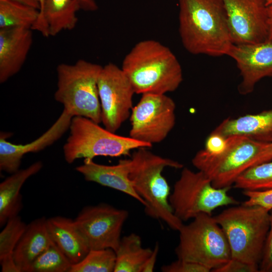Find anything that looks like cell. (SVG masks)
<instances>
[{"instance_id": "obj_3", "label": "cell", "mask_w": 272, "mask_h": 272, "mask_svg": "<svg viewBox=\"0 0 272 272\" xmlns=\"http://www.w3.org/2000/svg\"><path fill=\"white\" fill-rule=\"evenodd\" d=\"M148 148H138L132 154L129 178L145 202L146 214L164 221L171 229L178 231L183 222L173 212L169 202L170 188L162 172L166 167L182 169L183 165L156 155Z\"/></svg>"}, {"instance_id": "obj_26", "label": "cell", "mask_w": 272, "mask_h": 272, "mask_svg": "<svg viewBox=\"0 0 272 272\" xmlns=\"http://www.w3.org/2000/svg\"><path fill=\"white\" fill-rule=\"evenodd\" d=\"M116 253L110 248L90 249L78 263L72 264L70 272H112Z\"/></svg>"}, {"instance_id": "obj_2", "label": "cell", "mask_w": 272, "mask_h": 272, "mask_svg": "<svg viewBox=\"0 0 272 272\" xmlns=\"http://www.w3.org/2000/svg\"><path fill=\"white\" fill-rule=\"evenodd\" d=\"M136 94H166L181 83V66L167 46L154 40L137 43L124 57L121 67Z\"/></svg>"}, {"instance_id": "obj_8", "label": "cell", "mask_w": 272, "mask_h": 272, "mask_svg": "<svg viewBox=\"0 0 272 272\" xmlns=\"http://www.w3.org/2000/svg\"><path fill=\"white\" fill-rule=\"evenodd\" d=\"M226 139V146L221 152L211 154L203 149L198 151L191 161L218 188L233 187L242 173L258 165L260 152L266 144L244 137Z\"/></svg>"}, {"instance_id": "obj_14", "label": "cell", "mask_w": 272, "mask_h": 272, "mask_svg": "<svg viewBox=\"0 0 272 272\" xmlns=\"http://www.w3.org/2000/svg\"><path fill=\"white\" fill-rule=\"evenodd\" d=\"M227 55L236 61L242 77L238 91L243 95L252 92L261 79L272 76V41L231 46Z\"/></svg>"}, {"instance_id": "obj_25", "label": "cell", "mask_w": 272, "mask_h": 272, "mask_svg": "<svg viewBox=\"0 0 272 272\" xmlns=\"http://www.w3.org/2000/svg\"><path fill=\"white\" fill-rule=\"evenodd\" d=\"M233 187L242 191L272 189V160L245 170L236 179Z\"/></svg>"}, {"instance_id": "obj_38", "label": "cell", "mask_w": 272, "mask_h": 272, "mask_svg": "<svg viewBox=\"0 0 272 272\" xmlns=\"http://www.w3.org/2000/svg\"><path fill=\"white\" fill-rule=\"evenodd\" d=\"M267 25L268 29L267 40L272 41V5L267 7Z\"/></svg>"}, {"instance_id": "obj_24", "label": "cell", "mask_w": 272, "mask_h": 272, "mask_svg": "<svg viewBox=\"0 0 272 272\" xmlns=\"http://www.w3.org/2000/svg\"><path fill=\"white\" fill-rule=\"evenodd\" d=\"M39 16V10L12 0H0V29L31 28Z\"/></svg>"}, {"instance_id": "obj_1", "label": "cell", "mask_w": 272, "mask_h": 272, "mask_svg": "<svg viewBox=\"0 0 272 272\" xmlns=\"http://www.w3.org/2000/svg\"><path fill=\"white\" fill-rule=\"evenodd\" d=\"M179 32L193 54L227 55L233 44L222 0H178Z\"/></svg>"}, {"instance_id": "obj_40", "label": "cell", "mask_w": 272, "mask_h": 272, "mask_svg": "<svg viewBox=\"0 0 272 272\" xmlns=\"http://www.w3.org/2000/svg\"><path fill=\"white\" fill-rule=\"evenodd\" d=\"M38 1H39L40 7V8L39 10V13H40L42 12V11L43 10L45 0H38Z\"/></svg>"}, {"instance_id": "obj_27", "label": "cell", "mask_w": 272, "mask_h": 272, "mask_svg": "<svg viewBox=\"0 0 272 272\" xmlns=\"http://www.w3.org/2000/svg\"><path fill=\"white\" fill-rule=\"evenodd\" d=\"M72 263L53 242L32 263L27 272H70Z\"/></svg>"}, {"instance_id": "obj_18", "label": "cell", "mask_w": 272, "mask_h": 272, "mask_svg": "<svg viewBox=\"0 0 272 272\" xmlns=\"http://www.w3.org/2000/svg\"><path fill=\"white\" fill-rule=\"evenodd\" d=\"M81 9L79 0H45L42 12L32 27L43 36H55L76 26L77 12Z\"/></svg>"}, {"instance_id": "obj_33", "label": "cell", "mask_w": 272, "mask_h": 272, "mask_svg": "<svg viewBox=\"0 0 272 272\" xmlns=\"http://www.w3.org/2000/svg\"><path fill=\"white\" fill-rule=\"evenodd\" d=\"M226 143V138L211 132L206 141L204 149L210 153L217 154L225 149Z\"/></svg>"}, {"instance_id": "obj_6", "label": "cell", "mask_w": 272, "mask_h": 272, "mask_svg": "<svg viewBox=\"0 0 272 272\" xmlns=\"http://www.w3.org/2000/svg\"><path fill=\"white\" fill-rule=\"evenodd\" d=\"M99 124L85 117L72 118L70 133L63 146L67 163L71 164L81 158L93 159L98 156L117 157L128 155L132 150L152 147L129 136L118 135Z\"/></svg>"}, {"instance_id": "obj_23", "label": "cell", "mask_w": 272, "mask_h": 272, "mask_svg": "<svg viewBox=\"0 0 272 272\" xmlns=\"http://www.w3.org/2000/svg\"><path fill=\"white\" fill-rule=\"evenodd\" d=\"M153 249L142 246L141 237L131 233L121 238L115 251L114 272H141L142 266Z\"/></svg>"}, {"instance_id": "obj_41", "label": "cell", "mask_w": 272, "mask_h": 272, "mask_svg": "<svg viewBox=\"0 0 272 272\" xmlns=\"http://www.w3.org/2000/svg\"><path fill=\"white\" fill-rule=\"evenodd\" d=\"M267 7L272 5V0H264Z\"/></svg>"}, {"instance_id": "obj_19", "label": "cell", "mask_w": 272, "mask_h": 272, "mask_svg": "<svg viewBox=\"0 0 272 272\" xmlns=\"http://www.w3.org/2000/svg\"><path fill=\"white\" fill-rule=\"evenodd\" d=\"M225 138L244 137L263 143L272 142V109L256 114L224 119L212 132Z\"/></svg>"}, {"instance_id": "obj_11", "label": "cell", "mask_w": 272, "mask_h": 272, "mask_svg": "<svg viewBox=\"0 0 272 272\" xmlns=\"http://www.w3.org/2000/svg\"><path fill=\"white\" fill-rule=\"evenodd\" d=\"M101 122L115 132L130 117L134 90L122 70L113 63L102 66L98 80Z\"/></svg>"}, {"instance_id": "obj_22", "label": "cell", "mask_w": 272, "mask_h": 272, "mask_svg": "<svg viewBox=\"0 0 272 272\" xmlns=\"http://www.w3.org/2000/svg\"><path fill=\"white\" fill-rule=\"evenodd\" d=\"M41 161L36 162L29 167L19 170L0 184V226L17 216L22 208L21 189L26 181L42 169Z\"/></svg>"}, {"instance_id": "obj_34", "label": "cell", "mask_w": 272, "mask_h": 272, "mask_svg": "<svg viewBox=\"0 0 272 272\" xmlns=\"http://www.w3.org/2000/svg\"><path fill=\"white\" fill-rule=\"evenodd\" d=\"M159 249V244L156 243L154 248L153 249L152 253L143 264L141 272L153 271L157 258Z\"/></svg>"}, {"instance_id": "obj_12", "label": "cell", "mask_w": 272, "mask_h": 272, "mask_svg": "<svg viewBox=\"0 0 272 272\" xmlns=\"http://www.w3.org/2000/svg\"><path fill=\"white\" fill-rule=\"evenodd\" d=\"M128 212L107 203L86 206L75 222L90 249L110 248L117 250Z\"/></svg>"}, {"instance_id": "obj_21", "label": "cell", "mask_w": 272, "mask_h": 272, "mask_svg": "<svg viewBox=\"0 0 272 272\" xmlns=\"http://www.w3.org/2000/svg\"><path fill=\"white\" fill-rule=\"evenodd\" d=\"M47 219L41 217L27 225L13 252L20 272H27L33 261L53 242L47 227Z\"/></svg>"}, {"instance_id": "obj_28", "label": "cell", "mask_w": 272, "mask_h": 272, "mask_svg": "<svg viewBox=\"0 0 272 272\" xmlns=\"http://www.w3.org/2000/svg\"><path fill=\"white\" fill-rule=\"evenodd\" d=\"M27 226L19 215L7 221L0 233V259L13 255L14 250Z\"/></svg>"}, {"instance_id": "obj_4", "label": "cell", "mask_w": 272, "mask_h": 272, "mask_svg": "<svg viewBox=\"0 0 272 272\" xmlns=\"http://www.w3.org/2000/svg\"><path fill=\"white\" fill-rule=\"evenodd\" d=\"M214 217L226 235L231 258L259 267L270 227L269 212L242 203L226 209Z\"/></svg>"}, {"instance_id": "obj_39", "label": "cell", "mask_w": 272, "mask_h": 272, "mask_svg": "<svg viewBox=\"0 0 272 272\" xmlns=\"http://www.w3.org/2000/svg\"><path fill=\"white\" fill-rule=\"evenodd\" d=\"M24 5L33 7L38 10H40V7L38 0H12Z\"/></svg>"}, {"instance_id": "obj_7", "label": "cell", "mask_w": 272, "mask_h": 272, "mask_svg": "<svg viewBox=\"0 0 272 272\" xmlns=\"http://www.w3.org/2000/svg\"><path fill=\"white\" fill-rule=\"evenodd\" d=\"M175 252L178 259L198 263L212 271L231 258L226 235L214 217L201 213L178 230Z\"/></svg>"}, {"instance_id": "obj_31", "label": "cell", "mask_w": 272, "mask_h": 272, "mask_svg": "<svg viewBox=\"0 0 272 272\" xmlns=\"http://www.w3.org/2000/svg\"><path fill=\"white\" fill-rule=\"evenodd\" d=\"M270 227L264 243L259 271L272 272V209L269 211Z\"/></svg>"}, {"instance_id": "obj_17", "label": "cell", "mask_w": 272, "mask_h": 272, "mask_svg": "<svg viewBox=\"0 0 272 272\" xmlns=\"http://www.w3.org/2000/svg\"><path fill=\"white\" fill-rule=\"evenodd\" d=\"M130 159L120 160L113 165L95 162L93 159H84L82 165L76 168L87 181L121 191L137 200L144 207L145 202L135 190L129 177Z\"/></svg>"}, {"instance_id": "obj_35", "label": "cell", "mask_w": 272, "mask_h": 272, "mask_svg": "<svg viewBox=\"0 0 272 272\" xmlns=\"http://www.w3.org/2000/svg\"><path fill=\"white\" fill-rule=\"evenodd\" d=\"M2 272H20L13 257V255L6 256L0 259Z\"/></svg>"}, {"instance_id": "obj_15", "label": "cell", "mask_w": 272, "mask_h": 272, "mask_svg": "<svg viewBox=\"0 0 272 272\" xmlns=\"http://www.w3.org/2000/svg\"><path fill=\"white\" fill-rule=\"evenodd\" d=\"M73 117L70 113L63 109L57 119L44 133L25 145L9 142L7 139L11 136V133L1 132L0 170L11 174L18 171L25 155L40 151L58 140L69 129Z\"/></svg>"}, {"instance_id": "obj_13", "label": "cell", "mask_w": 272, "mask_h": 272, "mask_svg": "<svg viewBox=\"0 0 272 272\" xmlns=\"http://www.w3.org/2000/svg\"><path fill=\"white\" fill-rule=\"evenodd\" d=\"M233 44L267 40V7L264 0H222Z\"/></svg>"}, {"instance_id": "obj_10", "label": "cell", "mask_w": 272, "mask_h": 272, "mask_svg": "<svg viewBox=\"0 0 272 272\" xmlns=\"http://www.w3.org/2000/svg\"><path fill=\"white\" fill-rule=\"evenodd\" d=\"M175 109L166 94H143L130 113L129 137L151 146L162 142L175 125Z\"/></svg>"}, {"instance_id": "obj_9", "label": "cell", "mask_w": 272, "mask_h": 272, "mask_svg": "<svg viewBox=\"0 0 272 272\" xmlns=\"http://www.w3.org/2000/svg\"><path fill=\"white\" fill-rule=\"evenodd\" d=\"M231 188H216L202 171L194 172L183 167L169 202L174 215L182 222L187 221L201 213L212 215L219 207L239 204L229 195Z\"/></svg>"}, {"instance_id": "obj_30", "label": "cell", "mask_w": 272, "mask_h": 272, "mask_svg": "<svg viewBox=\"0 0 272 272\" xmlns=\"http://www.w3.org/2000/svg\"><path fill=\"white\" fill-rule=\"evenodd\" d=\"M163 272H210L212 270L201 264L180 259L170 264L163 265L161 268Z\"/></svg>"}, {"instance_id": "obj_20", "label": "cell", "mask_w": 272, "mask_h": 272, "mask_svg": "<svg viewBox=\"0 0 272 272\" xmlns=\"http://www.w3.org/2000/svg\"><path fill=\"white\" fill-rule=\"evenodd\" d=\"M52 241L72 264L82 260L90 250L74 220L55 216L46 220Z\"/></svg>"}, {"instance_id": "obj_5", "label": "cell", "mask_w": 272, "mask_h": 272, "mask_svg": "<svg viewBox=\"0 0 272 272\" xmlns=\"http://www.w3.org/2000/svg\"><path fill=\"white\" fill-rule=\"evenodd\" d=\"M102 68L99 64L84 59L57 66L54 98L73 117L82 116L101 122L98 80Z\"/></svg>"}, {"instance_id": "obj_16", "label": "cell", "mask_w": 272, "mask_h": 272, "mask_svg": "<svg viewBox=\"0 0 272 272\" xmlns=\"http://www.w3.org/2000/svg\"><path fill=\"white\" fill-rule=\"evenodd\" d=\"M32 41L31 28L0 29V83H5L20 71Z\"/></svg>"}, {"instance_id": "obj_36", "label": "cell", "mask_w": 272, "mask_h": 272, "mask_svg": "<svg viewBox=\"0 0 272 272\" xmlns=\"http://www.w3.org/2000/svg\"><path fill=\"white\" fill-rule=\"evenodd\" d=\"M272 160V142L266 143L260 152L258 164Z\"/></svg>"}, {"instance_id": "obj_29", "label": "cell", "mask_w": 272, "mask_h": 272, "mask_svg": "<svg viewBox=\"0 0 272 272\" xmlns=\"http://www.w3.org/2000/svg\"><path fill=\"white\" fill-rule=\"evenodd\" d=\"M247 199L242 202L247 206L261 207L269 212L272 209V189L263 191H242Z\"/></svg>"}, {"instance_id": "obj_37", "label": "cell", "mask_w": 272, "mask_h": 272, "mask_svg": "<svg viewBox=\"0 0 272 272\" xmlns=\"http://www.w3.org/2000/svg\"><path fill=\"white\" fill-rule=\"evenodd\" d=\"M81 9L86 11H95L97 6L94 0H79Z\"/></svg>"}, {"instance_id": "obj_32", "label": "cell", "mask_w": 272, "mask_h": 272, "mask_svg": "<svg viewBox=\"0 0 272 272\" xmlns=\"http://www.w3.org/2000/svg\"><path fill=\"white\" fill-rule=\"evenodd\" d=\"M214 272H258L257 266L231 258L227 262L213 270Z\"/></svg>"}]
</instances>
